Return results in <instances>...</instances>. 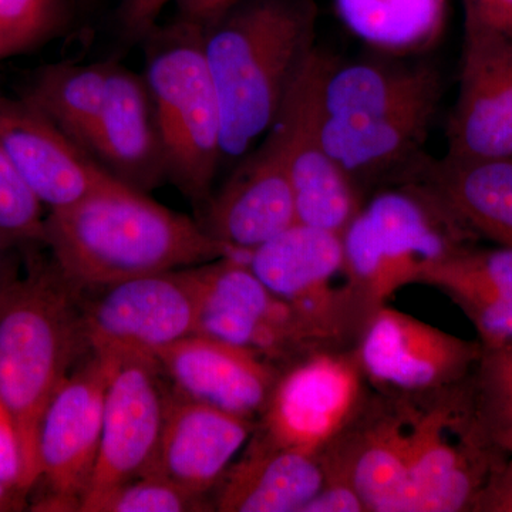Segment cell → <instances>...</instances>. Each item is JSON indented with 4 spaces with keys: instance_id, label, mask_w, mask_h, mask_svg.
<instances>
[{
    "instance_id": "cell-1",
    "label": "cell",
    "mask_w": 512,
    "mask_h": 512,
    "mask_svg": "<svg viewBox=\"0 0 512 512\" xmlns=\"http://www.w3.org/2000/svg\"><path fill=\"white\" fill-rule=\"evenodd\" d=\"M42 244L74 289L191 268L235 251L202 224L119 183L45 218Z\"/></svg>"
},
{
    "instance_id": "cell-2",
    "label": "cell",
    "mask_w": 512,
    "mask_h": 512,
    "mask_svg": "<svg viewBox=\"0 0 512 512\" xmlns=\"http://www.w3.org/2000/svg\"><path fill=\"white\" fill-rule=\"evenodd\" d=\"M311 0H239L202 26V49L220 103L222 160H237L268 133L312 52Z\"/></svg>"
},
{
    "instance_id": "cell-3",
    "label": "cell",
    "mask_w": 512,
    "mask_h": 512,
    "mask_svg": "<svg viewBox=\"0 0 512 512\" xmlns=\"http://www.w3.org/2000/svg\"><path fill=\"white\" fill-rule=\"evenodd\" d=\"M380 423L403 474L406 512L480 511L511 457L481 420L470 376L441 389L387 394Z\"/></svg>"
},
{
    "instance_id": "cell-4",
    "label": "cell",
    "mask_w": 512,
    "mask_h": 512,
    "mask_svg": "<svg viewBox=\"0 0 512 512\" xmlns=\"http://www.w3.org/2000/svg\"><path fill=\"white\" fill-rule=\"evenodd\" d=\"M77 293L52 261H33L22 278L0 281V399L18 430L26 493L39 476L43 412L74 363L90 352Z\"/></svg>"
},
{
    "instance_id": "cell-5",
    "label": "cell",
    "mask_w": 512,
    "mask_h": 512,
    "mask_svg": "<svg viewBox=\"0 0 512 512\" xmlns=\"http://www.w3.org/2000/svg\"><path fill=\"white\" fill-rule=\"evenodd\" d=\"M146 37L143 76L156 109L168 181L194 204L208 205L222 160V123L202 26L177 19Z\"/></svg>"
},
{
    "instance_id": "cell-6",
    "label": "cell",
    "mask_w": 512,
    "mask_h": 512,
    "mask_svg": "<svg viewBox=\"0 0 512 512\" xmlns=\"http://www.w3.org/2000/svg\"><path fill=\"white\" fill-rule=\"evenodd\" d=\"M476 238L414 184L377 194L342 234L350 275L372 312Z\"/></svg>"
},
{
    "instance_id": "cell-7",
    "label": "cell",
    "mask_w": 512,
    "mask_h": 512,
    "mask_svg": "<svg viewBox=\"0 0 512 512\" xmlns=\"http://www.w3.org/2000/svg\"><path fill=\"white\" fill-rule=\"evenodd\" d=\"M248 265L291 306L322 348L345 345L369 318L346 264L342 235L296 222L249 252Z\"/></svg>"
},
{
    "instance_id": "cell-8",
    "label": "cell",
    "mask_w": 512,
    "mask_h": 512,
    "mask_svg": "<svg viewBox=\"0 0 512 512\" xmlns=\"http://www.w3.org/2000/svg\"><path fill=\"white\" fill-rule=\"evenodd\" d=\"M335 63L315 47L292 80L271 127L284 146L298 222L342 235L362 204L356 184L323 143V86Z\"/></svg>"
},
{
    "instance_id": "cell-9",
    "label": "cell",
    "mask_w": 512,
    "mask_h": 512,
    "mask_svg": "<svg viewBox=\"0 0 512 512\" xmlns=\"http://www.w3.org/2000/svg\"><path fill=\"white\" fill-rule=\"evenodd\" d=\"M365 380L355 350L308 353L281 373L255 431L278 446L322 454L365 407Z\"/></svg>"
},
{
    "instance_id": "cell-10",
    "label": "cell",
    "mask_w": 512,
    "mask_h": 512,
    "mask_svg": "<svg viewBox=\"0 0 512 512\" xmlns=\"http://www.w3.org/2000/svg\"><path fill=\"white\" fill-rule=\"evenodd\" d=\"M104 394L99 457L82 512H99L100 505L121 485L156 467L171 384L156 357H111Z\"/></svg>"
},
{
    "instance_id": "cell-11",
    "label": "cell",
    "mask_w": 512,
    "mask_h": 512,
    "mask_svg": "<svg viewBox=\"0 0 512 512\" xmlns=\"http://www.w3.org/2000/svg\"><path fill=\"white\" fill-rule=\"evenodd\" d=\"M99 291L94 301L83 303L84 335L92 353L154 356L197 333L200 282L195 266L138 276Z\"/></svg>"
},
{
    "instance_id": "cell-12",
    "label": "cell",
    "mask_w": 512,
    "mask_h": 512,
    "mask_svg": "<svg viewBox=\"0 0 512 512\" xmlns=\"http://www.w3.org/2000/svg\"><path fill=\"white\" fill-rule=\"evenodd\" d=\"M113 359L89 352L53 394L37 431L35 511H80L92 481L101 440L104 394Z\"/></svg>"
},
{
    "instance_id": "cell-13",
    "label": "cell",
    "mask_w": 512,
    "mask_h": 512,
    "mask_svg": "<svg viewBox=\"0 0 512 512\" xmlns=\"http://www.w3.org/2000/svg\"><path fill=\"white\" fill-rule=\"evenodd\" d=\"M200 282L197 333L244 346L272 362H289L325 349L288 303L248 265V255L222 256L195 266Z\"/></svg>"
},
{
    "instance_id": "cell-14",
    "label": "cell",
    "mask_w": 512,
    "mask_h": 512,
    "mask_svg": "<svg viewBox=\"0 0 512 512\" xmlns=\"http://www.w3.org/2000/svg\"><path fill=\"white\" fill-rule=\"evenodd\" d=\"M355 353L366 380L383 393H419L463 382L483 345L382 305L366 319Z\"/></svg>"
},
{
    "instance_id": "cell-15",
    "label": "cell",
    "mask_w": 512,
    "mask_h": 512,
    "mask_svg": "<svg viewBox=\"0 0 512 512\" xmlns=\"http://www.w3.org/2000/svg\"><path fill=\"white\" fill-rule=\"evenodd\" d=\"M447 136L450 156L512 157V37L470 19Z\"/></svg>"
},
{
    "instance_id": "cell-16",
    "label": "cell",
    "mask_w": 512,
    "mask_h": 512,
    "mask_svg": "<svg viewBox=\"0 0 512 512\" xmlns=\"http://www.w3.org/2000/svg\"><path fill=\"white\" fill-rule=\"evenodd\" d=\"M0 140L50 211L72 207L120 183L23 97L0 96Z\"/></svg>"
},
{
    "instance_id": "cell-17",
    "label": "cell",
    "mask_w": 512,
    "mask_h": 512,
    "mask_svg": "<svg viewBox=\"0 0 512 512\" xmlns=\"http://www.w3.org/2000/svg\"><path fill=\"white\" fill-rule=\"evenodd\" d=\"M207 205L202 225L212 237L249 254L298 222L295 194L281 137L274 128Z\"/></svg>"
},
{
    "instance_id": "cell-18",
    "label": "cell",
    "mask_w": 512,
    "mask_h": 512,
    "mask_svg": "<svg viewBox=\"0 0 512 512\" xmlns=\"http://www.w3.org/2000/svg\"><path fill=\"white\" fill-rule=\"evenodd\" d=\"M154 357L178 393L249 419L264 412L281 376L261 353L201 333L165 346Z\"/></svg>"
},
{
    "instance_id": "cell-19",
    "label": "cell",
    "mask_w": 512,
    "mask_h": 512,
    "mask_svg": "<svg viewBox=\"0 0 512 512\" xmlns=\"http://www.w3.org/2000/svg\"><path fill=\"white\" fill-rule=\"evenodd\" d=\"M89 153L120 183L144 194L168 181L163 140L146 79L116 62L110 64Z\"/></svg>"
},
{
    "instance_id": "cell-20",
    "label": "cell",
    "mask_w": 512,
    "mask_h": 512,
    "mask_svg": "<svg viewBox=\"0 0 512 512\" xmlns=\"http://www.w3.org/2000/svg\"><path fill=\"white\" fill-rule=\"evenodd\" d=\"M255 429L254 419L190 399L171 387L153 473L208 497Z\"/></svg>"
},
{
    "instance_id": "cell-21",
    "label": "cell",
    "mask_w": 512,
    "mask_h": 512,
    "mask_svg": "<svg viewBox=\"0 0 512 512\" xmlns=\"http://www.w3.org/2000/svg\"><path fill=\"white\" fill-rule=\"evenodd\" d=\"M322 454L278 446L252 434L247 450L215 487L221 512H303L325 483Z\"/></svg>"
},
{
    "instance_id": "cell-22",
    "label": "cell",
    "mask_w": 512,
    "mask_h": 512,
    "mask_svg": "<svg viewBox=\"0 0 512 512\" xmlns=\"http://www.w3.org/2000/svg\"><path fill=\"white\" fill-rule=\"evenodd\" d=\"M414 185L477 237L512 247V157L421 160Z\"/></svg>"
},
{
    "instance_id": "cell-23",
    "label": "cell",
    "mask_w": 512,
    "mask_h": 512,
    "mask_svg": "<svg viewBox=\"0 0 512 512\" xmlns=\"http://www.w3.org/2000/svg\"><path fill=\"white\" fill-rule=\"evenodd\" d=\"M421 284L441 289L473 322L484 349L512 345V247L468 245L430 269Z\"/></svg>"
},
{
    "instance_id": "cell-24",
    "label": "cell",
    "mask_w": 512,
    "mask_h": 512,
    "mask_svg": "<svg viewBox=\"0 0 512 512\" xmlns=\"http://www.w3.org/2000/svg\"><path fill=\"white\" fill-rule=\"evenodd\" d=\"M437 103L377 117H323L322 137L335 163L356 184L396 167L419 150L436 114Z\"/></svg>"
},
{
    "instance_id": "cell-25",
    "label": "cell",
    "mask_w": 512,
    "mask_h": 512,
    "mask_svg": "<svg viewBox=\"0 0 512 512\" xmlns=\"http://www.w3.org/2000/svg\"><path fill=\"white\" fill-rule=\"evenodd\" d=\"M440 77L429 64H333L323 86L330 117H376L439 101Z\"/></svg>"
},
{
    "instance_id": "cell-26",
    "label": "cell",
    "mask_w": 512,
    "mask_h": 512,
    "mask_svg": "<svg viewBox=\"0 0 512 512\" xmlns=\"http://www.w3.org/2000/svg\"><path fill=\"white\" fill-rule=\"evenodd\" d=\"M110 64H50L33 77L22 97L89 153L106 97Z\"/></svg>"
},
{
    "instance_id": "cell-27",
    "label": "cell",
    "mask_w": 512,
    "mask_h": 512,
    "mask_svg": "<svg viewBox=\"0 0 512 512\" xmlns=\"http://www.w3.org/2000/svg\"><path fill=\"white\" fill-rule=\"evenodd\" d=\"M336 8L356 36L394 53L430 46L446 20V0H336Z\"/></svg>"
},
{
    "instance_id": "cell-28",
    "label": "cell",
    "mask_w": 512,
    "mask_h": 512,
    "mask_svg": "<svg viewBox=\"0 0 512 512\" xmlns=\"http://www.w3.org/2000/svg\"><path fill=\"white\" fill-rule=\"evenodd\" d=\"M478 414L494 440L512 454V345L484 349L470 375Z\"/></svg>"
},
{
    "instance_id": "cell-29",
    "label": "cell",
    "mask_w": 512,
    "mask_h": 512,
    "mask_svg": "<svg viewBox=\"0 0 512 512\" xmlns=\"http://www.w3.org/2000/svg\"><path fill=\"white\" fill-rule=\"evenodd\" d=\"M42 202L19 174L0 140V244H42L45 229Z\"/></svg>"
},
{
    "instance_id": "cell-30",
    "label": "cell",
    "mask_w": 512,
    "mask_h": 512,
    "mask_svg": "<svg viewBox=\"0 0 512 512\" xmlns=\"http://www.w3.org/2000/svg\"><path fill=\"white\" fill-rule=\"evenodd\" d=\"M207 497L191 493L161 474L151 473L121 485L100 505L99 512L211 511Z\"/></svg>"
},
{
    "instance_id": "cell-31",
    "label": "cell",
    "mask_w": 512,
    "mask_h": 512,
    "mask_svg": "<svg viewBox=\"0 0 512 512\" xmlns=\"http://www.w3.org/2000/svg\"><path fill=\"white\" fill-rule=\"evenodd\" d=\"M63 20V0H0V33L13 55L45 42Z\"/></svg>"
},
{
    "instance_id": "cell-32",
    "label": "cell",
    "mask_w": 512,
    "mask_h": 512,
    "mask_svg": "<svg viewBox=\"0 0 512 512\" xmlns=\"http://www.w3.org/2000/svg\"><path fill=\"white\" fill-rule=\"evenodd\" d=\"M325 483L303 512H367L365 501L343 468L323 451Z\"/></svg>"
},
{
    "instance_id": "cell-33",
    "label": "cell",
    "mask_w": 512,
    "mask_h": 512,
    "mask_svg": "<svg viewBox=\"0 0 512 512\" xmlns=\"http://www.w3.org/2000/svg\"><path fill=\"white\" fill-rule=\"evenodd\" d=\"M0 481L19 498L25 497V467L15 420L0 399Z\"/></svg>"
},
{
    "instance_id": "cell-34",
    "label": "cell",
    "mask_w": 512,
    "mask_h": 512,
    "mask_svg": "<svg viewBox=\"0 0 512 512\" xmlns=\"http://www.w3.org/2000/svg\"><path fill=\"white\" fill-rule=\"evenodd\" d=\"M170 3L173 0H124L120 13L124 32L131 37H146Z\"/></svg>"
},
{
    "instance_id": "cell-35",
    "label": "cell",
    "mask_w": 512,
    "mask_h": 512,
    "mask_svg": "<svg viewBox=\"0 0 512 512\" xmlns=\"http://www.w3.org/2000/svg\"><path fill=\"white\" fill-rule=\"evenodd\" d=\"M466 19L512 37V0H464Z\"/></svg>"
},
{
    "instance_id": "cell-36",
    "label": "cell",
    "mask_w": 512,
    "mask_h": 512,
    "mask_svg": "<svg viewBox=\"0 0 512 512\" xmlns=\"http://www.w3.org/2000/svg\"><path fill=\"white\" fill-rule=\"evenodd\" d=\"M238 2L239 0H173V5L177 9V19L204 26L220 18Z\"/></svg>"
},
{
    "instance_id": "cell-37",
    "label": "cell",
    "mask_w": 512,
    "mask_h": 512,
    "mask_svg": "<svg viewBox=\"0 0 512 512\" xmlns=\"http://www.w3.org/2000/svg\"><path fill=\"white\" fill-rule=\"evenodd\" d=\"M22 504V498L12 493L9 488L0 481V512L18 510Z\"/></svg>"
},
{
    "instance_id": "cell-38",
    "label": "cell",
    "mask_w": 512,
    "mask_h": 512,
    "mask_svg": "<svg viewBox=\"0 0 512 512\" xmlns=\"http://www.w3.org/2000/svg\"><path fill=\"white\" fill-rule=\"evenodd\" d=\"M12 55H13L12 49H10L8 42H6V40H5V37H3L2 33H0V60L5 59V57L12 56Z\"/></svg>"
},
{
    "instance_id": "cell-39",
    "label": "cell",
    "mask_w": 512,
    "mask_h": 512,
    "mask_svg": "<svg viewBox=\"0 0 512 512\" xmlns=\"http://www.w3.org/2000/svg\"><path fill=\"white\" fill-rule=\"evenodd\" d=\"M8 248L3 247L2 244H0V278H2L3 275V265H5V251Z\"/></svg>"
}]
</instances>
